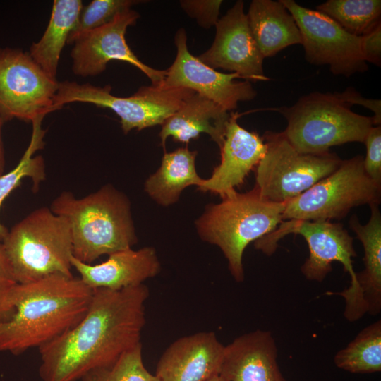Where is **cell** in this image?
<instances>
[{
    "instance_id": "1",
    "label": "cell",
    "mask_w": 381,
    "mask_h": 381,
    "mask_svg": "<svg viewBox=\"0 0 381 381\" xmlns=\"http://www.w3.org/2000/svg\"><path fill=\"white\" fill-rule=\"evenodd\" d=\"M89 308L72 328L39 348L43 381H78L141 343L150 291L141 284L92 289Z\"/></svg>"
},
{
    "instance_id": "2",
    "label": "cell",
    "mask_w": 381,
    "mask_h": 381,
    "mask_svg": "<svg viewBox=\"0 0 381 381\" xmlns=\"http://www.w3.org/2000/svg\"><path fill=\"white\" fill-rule=\"evenodd\" d=\"M93 290L79 278L54 274L12 289L0 313V351L38 349L74 327Z\"/></svg>"
},
{
    "instance_id": "3",
    "label": "cell",
    "mask_w": 381,
    "mask_h": 381,
    "mask_svg": "<svg viewBox=\"0 0 381 381\" xmlns=\"http://www.w3.org/2000/svg\"><path fill=\"white\" fill-rule=\"evenodd\" d=\"M51 210L69 224L73 255L87 264L102 255L131 248L137 243L128 198L110 184L82 198L63 191Z\"/></svg>"
},
{
    "instance_id": "4",
    "label": "cell",
    "mask_w": 381,
    "mask_h": 381,
    "mask_svg": "<svg viewBox=\"0 0 381 381\" xmlns=\"http://www.w3.org/2000/svg\"><path fill=\"white\" fill-rule=\"evenodd\" d=\"M222 200L207 207L196 221V229L203 241L221 249L232 277L241 282L246 248L277 228L286 202H270L255 187L243 193L235 190Z\"/></svg>"
},
{
    "instance_id": "5",
    "label": "cell",
    "mask_w": 381,
    "mask_h": 381,
    "mask_svg": "<svg viewBox=\"0 0 381 381\" xmlns=\"http://www.w3.org/2000/svg\"><path fill=\"white\" fill-rule=\"evenodd\" d=\"M2 243L18 284L54 274L73 277L71 228L50 207L30 212L8 230Z\"/></svg>"
},
{
    "instance_id": "6",
    "label": "cell",
    "mask_w": 381,
    "mask_h": 381,
    "mask_svg": "<svg viewBox=\"0 0 381 381\" xmlns=\"http://www.w3.org/2000/svg\"><path fill=\"white\" fill-rule=\"evenodd\" d=\"M335 92H315L291 107L276 109L286 120L283 134L299 152L322 154L332 146L364 143L372 117L353 112Z\"/></svg>"
},
{
    "instance_id": "7",
    "label": "cell",
    "mask_w": 381,
    "mask_h": 381,
    "mask_svg": "<svg viewBox=\"0 0 381 381\" xmlns=\"http://www.w3.org/2000/svg\"><path fill=\"white\" fill-rule=\"evenodd\" d=\"M194 93L190 89L167 88L159 83L141 87L133 95L120 97L111 94L109 85L99 87L64 80L59 83L54 106L59 110L64 104L79 102L109 108L119 116L126 134L134 128L140 131L162 125Z\"/></svg>"
},
{
    "instance_id": "8",
    "label": "cell",
    "mask_w": 381,
    "mask_h": 381,
    "mask_svg": "<svg viewBox=\"0 0 381 381\" xmlns=\"http://www.w3.org/2000/svg\"><path fill=\"white\" fill-rule=\"evenodd\" d=\"M267 147L256 166L255 187L263 198L286 202L334 172L342 159L335 153L298 152L282 132L267 131L262 137Z\"/></svg>"
},
{
    "instance_id": "9",
    "label": "cell",
    "mask_w": 381,
    "mask_h": 381,
    "mask_svg": "<svg viewBox=\"0 0 381 381\" xmlns=\"http://www.w3.org/2000/svg\"><path fill=\"white\" fill-rule=\"evenodd\" d=\"M361 155L342 160L332 174L287 201L282 220L341 219L355 207L379 205L381 186L365 174Z\"/></svg>"
},
{
    "instance_id": "10",
    "label": "cell",
    "mask_w": 381,
    "mask_h": 381,
    "mask_svg": "<svg viewBox=\"0 0 381 381\" xmlns=\"http://www.w3.org/2000/svg\"><path fill=\"white\" fill-rule=\"evenodd\" d=\"M20 49L0 48V116L4 123L17 119L33 124L42 123L57 110L54 98L59 87Z\"/></svg>"
},
{
    "instance_id": "11",
    "label": "cell",
    "mask_w": 381,
    "mask_h": 381,
    "mask_svg": "<svg viewBox=\"0 0 381 381\" xmlns=\"http://www.w3.org/2000/svg\"><path fill=\"white\" fill-rule=\"evenodd\" d=\"M289 234H299L306 241L309 256L301 267L303 276L310 281L322 282L332 270V263L339 262L350 275V285L356 286V274L352 258L356 256L353 238L341 223L331 221H282L270 234L255 241L257 249L272 255L277 242Z\"/></svg>"
},
{
    "instance_id": "12",
    "label": "cell",
    "mask_w": 381,
    "mask_h": 381,
    "mask_svg": "<svg viewBox=\"0 0 381 381\" xmlns=\"http://www.w3.org/2000/svg\"><path fill=\"white\" fill-rule=\"evenodd\" d=\"M280 1L294 17L300 30L308 63L327 65L333 74L345 77L368 70L361 54L359 36L349 33L318 10L303 7L294 0Z\"/></svg>"
},
{
    "instance_id": "13",
    "label": "cell",
    "mask_w": 381,
    "mask_h": 381,
    "mask_svg": "<svg viewBox=\"0 0 381 381\" xmlns=\"http://www.w3.org/2000/svg\"><path fill=\"white\" fill-rule=\"evenodd\" d=\"M140 17L131 8L119 13L111 22L90 31L77 39L71 52L72 70L80 77L96 76L106 70L113 60L129 63L140 69L152 81L159 84L165 78L166 70H157L143 63L128 45L125 35L127 28L134 25Z\"/></svg>"
},
{
    "instance_id": "14",
    "label": "cell",
    "mask_w": 381,
    "mask_h": 381,
    "mask_svg": "<svg viewBox=\"0 0 381 381\" xmlns=\"http://www.w3.org/2000/svg\"><path fill=\"white\" fill-rule=\"evenodd\" d=\"M184 29L180 28L174 37L176 56L160 83L167 88L183 87L214 102L227 111L234 110L239 102L253 99L257 92L248 80L236 73H224L215 71L193 56L187 47Z\"/></svg>"
},
{
    "instance_id": "15",
    "label": "cell",
    "mask_w": 381,
    "mask_h": 381,
    "mask_svg": "<svg viewBox=\"0 0 381 381\" xmlns=\"http://www.w3.org/2000/svg\"><path fill=\"white\" fill-rule=\"evenodd\" d=\"M244 3L237 1L215 25L212 46L198 59L206 66L238 74L245 80H269L263 72L264 56L249 28L243 10Z\"/></svg>"
},
{
    "instance_id": "16",
    "label": "cell",
    "mask_w": 381,
    "mask_h": 381,
    "mask_svg": "<svg viewBox=\"0 0 381 381\" xmlns=\"http://www.w3.org/2000/svg\"><path fill=\"white\" fill-rule=\"evenodd\" d=\"M369 206L368 223L361 224L356 214L349 222L363 247L364 269L356 272L353 289L328 293L344 299V317L349 322L357 321L366 313L376 315L381 310V214L377 204Z\"/></svg>"
},
{
    "instance_id": "17",
    "label": "cell",
    "mask_w": 381,
    "mask_h": 381,
    "mask_svg": "<svg viewBox=\"0 0 381 381\" xmlns=\"http://www.w3.org/2000/svg\"><path fill=\"white\" fill-rule=\"evenodd\" d=\"M238 114L231 113L226 124L224 140L220 149L221 162L212 176L203 179L198 187L201 191H210L223 198L234 193L241 185L249 172L258 165L267 147L257 133L250 132L237 122Z\"/></svg>"
},
{
    "instance_id": "18",
    "label": "cell",
    "mask_w": 381,
    "mask_h": 381,
    "mask_svg": "<svg viewBox=\"0 0 381 381\" xmlns=\"http://www.w3.org/2000/svg\"><path fill=\"white\" fill-rule=\"evenodd\" d=\"M224 349L213 332L181 337L164 351L155 375L160 381H205L219 375Z\"/></svg>"
},
{
    "instance_id": "19",
    "label": "cell",
    "mask_w": 381,
    "mask_h": 381,
    "mask_svg": "<svg viewBox=\"0 0 381 381\" xmlns=\"http://www.w3.org/2000/svg\"><path fill=\"white\" fill-rule=\"evenodd\" d=\"M272 334L257 329L225 346L219 375L226 381H287L277 361Z\"/></svg>"
},
{
    "instance_id": "20",
    "label": "cell",
    "mask_w": 381,
    "mask_h": 381,
    "mask_svg": "<svg viewBox=\"0 0 381 381\" xmlns=\"http://www.w3.org/2000/svg\"><path fill=\"white\" fill-rule=\"evenodd\" d=\"M108 256L104 262L92 265L84 263L73 255L71 263L81 280L92 289L121 290L137 286L160 271L159 259L152 247L136 250L128 248Z\"/></svg>"
},
{
    "instance_id": "21",
    "label": "cell",
    "mask_w": 381,
    "mask_h": 381,
    "mask_svg": "<svg viewBox=\"0 0 381 381\" xmlns=\"http://www.w3.org/2000/svg\"><path fill=\"white\" fill-rule=\"evenodd\" d=\"M229 117L230 114L222 107L194 93L162 124L161 145L164 147L169 136L174 141L188 143L204 133L220 148Z\"/></svg>"
},
{
    "instance_id": "22",
    "label": "cell",
    "mask_w": 381,
    "mask_h": 381,
    "mask_svg": "<svg viewBox=\"0 0 381 381\" xmlns=\"http://www.w3.org/2000/svg\"><path fill=\"white\" fill-rule=\"evenodd\" d=\"M252 35L264 58L301 44L300 30L280 1L253 0L246 14Z\"/></svg>"
},
{
    "instance_id": "23",
    "label": "cell",
    "mask_w": 381,
    "mask_h": 381,
    "mask_svg": "<svg viewBox=\"0 0 381 381\" xmlns=\"http://www.w3.org/2000/svg\"><path fill=\"white\" fill-rule=\"evenodd\" d=\"M196 155L188 147L164 152L159 168L145 183V192L158 204L169 206L179 200L184 188L198 187L203 179L195 169Z\"/></svg>"
},
{
    "instance_id": "24",
    "label": "cell",
    "mask_w": 381,
    "mask_h": 381,
    "mask_svg": "<svg viewBox=\"0 0 381 381\" xmlns=\"http://www.w3.org/2000/svg\"><path fill=\"white\" fill-rule=\"evenodd\" d=\"M80 0H55L47 27L28 52L34 61L52 78L56 79L61 51L83 9Z\"/></svg>"
},
{
    "instance_id": "25",
    "label": "cell",
    "mask_w": 381,
    "mask_h": 381,
    "mask_svg": "<svg viewBox=\"0 0 381 381\" xmlns=\"http://www.w3.org/2000/svg\"><path fill=\"white\" fill-rule=\"evenodd\" d=\"M336 366L351 373L381 371V321L363 328L334 357Z\"/></svg>"
},
{
    "instance_id": "26",
    "label": "cell",
    "mask_w": 381,
    "mask_h": 381,
    "mask_svg": "<svg viewBox=\"0 0 381 381\" xmlns=\"http://www.w3.org/2000/svg\"><path fill=\"white\" fill-rule=\"evenodd\" d=\"M32 127L30 143L18 164L8 173L0 175V208L5 199L20 185L23 179H30L32 190L37 192L40 183L46 178L43 157L33 156L37 150L44 147L45 131L41 128V123L33 124ZM8 231V229L0 222V242L4 241Z\"/></svg>"
},
{
    "instance_id": "27",
    "label": "cell",
    "mask_w": 381,
    "mask_h": 381,
    "mask_svg": "<svg viewBox=\"0 0 381 381\" xmlns=\"http://www.w3.org/2000/svg\"><path fill=\"white\" fill-rule=\"evenodd\" d=\"M316 10L356 36L361 37L381 24L380 0H328Z\"/></svg>"
},
{
    "instance_id": "28",
    "label": "cell",
    "mask_w": 381,
    "mask_h": 381,
    "mask_svg": "<svg viewBox=\"0 0 381 381\" xmlns=\"http://www.w3.org/2000/svg\"><path fill=\"white\" fill-rule=\"evenodd\" d=\"M83 381H160L145 367L142 344L125 351L111 364L92 370Z\"/></svg>"
},
{
    "instance_id": "29",
    "label": "cell",
    "mask_w": 381,
    "mask_h": 381,
    "mask_svg": "<svg viewBox=\"0 0 381 381\" xmlns=\"http://www.w3.org/2000/svg\"><path fill=\"white\" fill-rule=\"evenodd\" d=\"M140 1L93 0L83 8L78 21L69 34L67 44H73L83 35L111 22L119 13Z\"/></svg>"
},
{
    "instance_id": "30",
    "label": "cell",
    "mask_w": 381,
    "mask_h": 381,
    "mask_svg": "<svg viewBox=\"0 0 381 381\" xmlns=\"http://www.w3.org/2000/svg\"><path fill=\"white\" fill-rule=\"evenodd\" d=\"M364 143L366 147L363 167L367 176L377 186H381V127H372Z\"/></svg>"
},
{
    "instance_id": "31",
    "label": "cell",
    "mask_w": 381,
    "mask_h": 381,
    "mask_svg": "<svg viewBox=\"0 0 381 381\" xmlns=\"http://www.w3.org/2000/svg\"><path fill=\"white\" fill-rule=\"evenodd\" d=\"M222 4V0L180 1L183 10L189 16L195 18L198 25L204 28L215 26L219 20Z\"/></svg>"
},
{
    "instance_id": "32",
    "label": "cell",
    "mask_w": 381,
    "mask_h": 381,
    "mask_svg": "<svg viewBox=\"0 0 381 381\" xmlns=\"http://www.w3.org/2000/svg\"><path fill=\"white\" fill-rule=\"evenodd\" d=\"M361 52L364 61L377 66L381 65V24L362 35Z\"/></svg>"
},
{
    "instance_id": "33",
    "label": "cell",
    "mask_w": 381,
    "mask_h": 381,
    "mask_svg": "<svg viewBox=\"0 0 381 381\" xmlns=\"http://www.w3.org/2000/svg\"><path fill=\"white\" fill-rule=\"evenodd\" d=\"M17 284L4 245L0 242V313L4 310L10 294Z\"/></svg>"
},
{
    "instance_id": "34",
    "label": "cell",
    "mask_w": 381,
    "mask_h": 381,
    "mask_svg": "<svg viewBox=\"0 0 381 381\" xmlns=\"http://www.w3.org/2000/svg\"><path fill=\"white\" fill-rule=\"evenodd\" d=\"M338 97L350 106L358 104L368 109L373 112L372 117L373 125L380 126L381 123V100L378 99H368L363 97L354 88L349 87L341 92H337Z\"/></svg>"
},
{
    "instance_id": "35",
    "label": "cell",
    "mask_w": 381,
    "mask_h": 381,
    "mask_svg": "<svg viewBox=\"0 0 381 381\" xmlns=\"http://www.w3.org/2000/svg\"><path fill=\"white\" fill-rule=\"evenodd\" d=\"M4 123L0 116V175L3 174L5 170V152L2 138V126Z\"/></svg>"
},
{
    "instance_id": "36",
    "label": "cell",
    "mask_w": 381,
    "mask_h": 381,
    "mask_svg": "<svg viewBox=\"0 0 381 381\" xmlns=\"http://www.w3.org/2000/svg\"><path fill=\"white\" fill-rule=\"evenodd\" d=\"M205 381H226V380L224 379L222 377H221L219 375H216L207 379Z\"/></svg>"
}]
</instances>
